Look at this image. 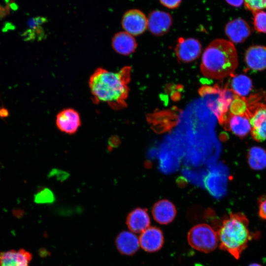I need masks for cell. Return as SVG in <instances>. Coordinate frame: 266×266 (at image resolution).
I'll use <instances>...</instances> for the list:
<instances>
[{
	"label": "cell",
	"instance_id": "6da1fadb",
	"mask_svg": "<svg viewBox=\"0 0 266 266\" xmlns=\"http://www.w3.org/2000/svg\"><path fill=\"white\" fill-rule=\"evenodd\" d=\"M131 71L130 66H125L117 72L100 67L96 69L89 80L94 102H105L114 110L126 108Z\"/></svg>",
	"mask_w": 266,
	"mask_h": 266
},
{
	"label": "cell",
	"instance_id": "7a4b0ae2",
	"mask_svg": "<svg viewBox=\"0 0 266 266\" xmlns=\"http://www.w3.org/2000/svg\"><path fill=\"white\" fill-rule=\"evenodd\" d=\"M237 65V51L233 43L218 38L212 41L204 50L200 70L206 77L221 79L233 75Z\"/></svg>",
	"mask_w": 266,
	"mask_h": 266
},
{
	"label": "cell",
	"instance_id": "3957f363",
	"mask_svg": "<svg viewBox=\"0 0 266 266\" xmlns=\"http://www.w3.org/2000/svg\"><path fill=\"white\" fill-rule=\"evenodd\" d=\"M219 248L238 259L247 246L252 235L248 221L241 213H232L224 220L217 232Z\"/></svg>",
	"mask_w": 266,
	"mask_h": 266
},
{
	"label": "cell",
	"instance_id": "277c9868",
	"mask_svg": "<svg viewBox=\"0 0 266 266\" xmlns=\"http://www.w3.org/2000/svg\"><path fill=\"white\" fill-rule=\"evenodd\" d=\"M261 98L256 94L245 98L250 132L253 139L259 142L266 140V104L260 100Z\"/></svg>",
	"mask_w": 266,
	"mask_h": 266
},
{
	"label": "cell",
	"instance_id": "5b68a950",
	"mask_svg": "<svg viewBox=\"0 0 266 266\" xmlns=\"http://www.w3.org/2000/svg\"><path fill=\"white\" fill-rule=\"evenodd\" d=\"M189 245L196 250L210 253L219 244L217 232L206 224H198L192 227L187 235Z\"/></svg>",
	"mask_w": 266,
	"mask_h": 266
},
{
	"label": "cell",
	"instance_id": "8992f818",
	"mask_svg": "<svg viewBox=\"0 0 266 266\" xmlns=\"http://www.w3.org/2000/svg\"><path fill=\"white\" fill-rule=\"evenodd\" d=\"M122 26L125 32L133 36L143 33L147 28V18L140 10L131 9L122 17Z\"/></svg>",
	"mask_w": 266,
	"mask_h": 266
},
{
	"label": "cell",
	"instance_id": "52a82bcc",
	"mask_svg": "<svg viewBox=\"0 0 266 266\" xmlns=\"http://www.w3.org/2000/svg\"><path fill=\"white\" fill-rule=\"evenodd\" d=\"M201 45L194 38H178L175 47V52L179 61L189 63L197 59L200 55Z\"/></svg>",
	"mask_w": 266,
	"mask_h": 266
},
{
	"label": "cell",
	"instance_id": "ba28073f",
	"mask_svg": "<svg viewBox=\"0 0 266 266\" xmlns=\"http://www.w3.org/2000/svg\"><path fill=\"white\" fill-rule=\"evenodd\" d=\"M81 119L78 112L75 109H64L57 115L56 124L62 132L68 134L75 133L81 125Z\"/></svg>",
	"mask_w": 266,
	"mask_h": 266
},
{
	"label": "cell",
	"instance_id": "9c48e42d",
	"mask_svg": "<svg viewBox=\"0 0 266 266\" xmlns=\"http://www.w3.org/2000/svg\"><path fill=\"white\" fill-rule=\"evenodd\" d=\"M138 239L140 246L148 252L159 251L164 243L162 232L156 227H148L141 233Z\"/></svg>",
	"mask_w": 266,
	"mask_h": 266
},
{
	"label": "cell",
	"instance_id": "30bf717a",
	"mask_svg": "<svg viewBox=\"0 0 266 266\" xmlns=\"http://www.w3.org/2000/svg\"><path fill=\"white\" fill-rule=\"evenodd\" d=\"M147 18V28L150 32L157 36L166 33L172 25L170 15L166 12L155 10L151 12Z\"/></svg>",
	"mask_w": 266,
	"mask_h": 266
},
{
	"label": "cell",
	"instance_id": "8fae6325",
	"mask_svg": "<svg viewBox=\"0 0 266 266\" xmlns=\"http://www.w3.org/2000/svg\"><path fill=\"white\" fill-rule=\"evenodd\" d=\"M219 94L216 101L209 102V106L217 117L221 124H225V125L228 117L227 112L235 95L227 87L221 90Z\"/></svg>",
	"mask_w": 266,
	"mask_h": 266
},
{
	"label": "cell",
	"instance_id": "7c38bea8",
	"mask_svg": "<svg viewBox=\"0 0 266 266\" xmlns=\"http://www.w3.org/2000/svg\"><path fill=\"white\" fill-rule=\"evenodd\" d=\"M225 33L232 43H241L251 34V29L247 22L242 18L235 19L226 25Z\"/></svg>",
	"mask_w": 266,
	"mask_h": 266
},
{
	"label": "cell",
	"instance_id": "4fadbf2b",
	"mask_svg": "<svg viewBox=\"0 0 266 266\" xmlns=\"http://www.w3.org/2000/svg\"><path fill=\"white\" fill-rule=\"evenodd\" d=\"M150 224V219L146 209L136 208L128 215L126 219V225L129 229L133 233H141L148 227Z\"/></svg>",
	"mask_w": 266,
	"mask_h": 266
},
{
	"label": "cell",
	"instance_id": "5bb4252c",
	"mask_svg": "<svg viewBox=\"0 0 266 266\" xmlns=\"http://www.w3.org/2000/svg\"><path fill=\"white\" fill-rule=\"evenodd\" d=\"M115 245L121 254L128 256L135 254L140 246L137 236L129 231H123L119 233L115 239Z\"/></svg>",
	"mask_w": 266,
	"mask_h": 266
},
{
	"label": "cell",
	"instance_id": "9a60e30c",
	"mask_svg": "<svg viewBox=\"0 0 266 266\" xmlns=\"http://www.w3.org/2000/svg\"><path fill=\"white\" fill-rule=\"evenodd\" d=\"M152 213L156 222L166 225L171 223L174 220L176 210L171 202L166 200H163L158 201L154 205Z\"/></svg>",
	"mask_w": 266,
	"mask_h": 266
},
{
	"label": "cell",
	"instance_id": "2e32d148",
	"mask_svg": "<svg viewBox=\"0 0 266 266\" xmlns=\"http://www.w3.org/2000/svg\"><path fill=\"white\" fill-rule=\"evenodd\" d=\"M245 61L251 69L262 70L266 69V47L261 45L250 47L246 51Z\"/></svg>",
	"mask_w": 266,
	"mask_h": 266
},
{
	"label": "cell",
	"instance_id": "e0dca14e",
	"mask_svg": "<svg viewBox=\"0 0 266 266\" xmlns=\"http://www.w3.org/2000/svg\"><path fill=\"white\" fill-rule=\"evenodd\" d=\"M31 254L24 249L0 253V266H29Z\"/></svg>",
	"mask_w": 266,
	"mask_h": 266
},
{
	"label": "cell",
	"instance_id": "ac0fdd59",
	"mask_svg": "<svg viewBox=\"0 0 266 266\" xmlns=\"http://www.w3.org/2000/svg\"><path fill=\"white\" fill-rule=\"evenodd\" d=\"M112 46L117 53L129 55L135 51L137 43L133 35L126 32H120L113 37Z\"/></svg>",
	"mask_w": 266,
	"mask_h": 266
},
{
	"label": "cell",
	"instance_id": "d6986e66",
	"mask_svg": "<svg viewBox=\"0 0 266 266\" xmlns=\"http://www.w3.org/2000/svg\"><path fill=\"white\" fill-rule=\"evenodd\" d=\"M225 126L239 137L247 135L251 131V125L247 112L240 115L229 113Z\"/></svg>",
	"mask_w": 266,
	"mask_h": 266
},
{
	"label": "cell",
	"instance_id": "ffe728a7",
	"mask_svg": "<svg viewBox=\"0 0 266 266\" xmlns=\"http://www.w3.org/2000/svg\"><path fill=\"white\" fill-rule=\"evenodd\" d=\"M230 89L236 96L246 98L252 89L251 79L243 74L232 75Z\"/></svg>",
	"mask_w": 266,
	"mask_h": 266
},
{
	"label": "cell",
	"instance_id": "44dd1931",
	"mask_svg": "<svg viewBox=\"0 0 266 266\" xmlns=\"http://www.w3.org/2000/svg\"><path fill=\"white\" fill-rule=\"evenodd\" d=\"M248 156L249 164L252 168L259 170L266 167V151L264 149L252 147Z\"/></svg>",
	"mask_w": 266,
	"mask_h": 266
},
{
	"label": "cell",
	"instance_id": "7402d4cb",
	"mask_svg": "<svg viewBox=\"0 0 266 266\" xmlns=\"http://www.w3.org/2000/svg\"><path fill=\"white\" fill-rule=\"evenodd\" d=\"M247 105L245 98H241L235 95L230 107V113L233 115H240L246 113Z\"/></svg>",
	"mask_w": 266,
	"mask_h": 266
},
{
	"label": "cell",
	"instance_id": "603a6c76",
	"mask_svg": "<svg viewBox=\"0 0 266 266\" xmlns=\"http://www.w3.org/2000/svg\"><path fill=\"white\" fill-rule=\"evenodd\" d=\"M253 23L257 32L266 33V11L260 10L253 12Z\"/></svg>",
	"mask_w": 266,
	"mask_h": 266
},
{
	"label": "cell",
	"instance_id": "cb8c5ba5",
	"mask_svg": "<svg viewBox=\"0 0 266 266\" xmlns=\"http://www.w3.org/2000/svg\"><path fill=\"white\" fill-rule=\"evenodd\" d=\"M55 200L53 193L47 188L39 190L34 197V202L40 204L51 203L55 201Z\"/></svg>",
	"mask_w": 266,
	"mask_h": 266
},
{
	"label": "cell",
	"instance_id": "d4e9b609",
	"mask_svg": "<svg viewBox=\"0 0 266 266\" xmlns=\"http://www.w3.org/2000/svg\"><path fill=\"white\" fill-rule=\"evenodd\" d=\"M245 7L252 13L266 9V0H244Z\"/></svg>",
	"mask_w": 266,
	"mask_h": 266
},
{
	"label": "cell",
	"instance_id": "484cf974",
	"mask_svg": "<svg viewBox=\"0 0 266 266\" xmlns=\"http://www.w3.org/2000/svg\"><path fill=\"white\" fill-rule=\"evenodd\" d=\"M221 90V89H220L218 86H215L213 87L210 86H203L200 89L199 92L200 96H204V95L207 94L219 93Z\"/></svg>",
	"mask_w": 266,
	"mask_h": 266
},
{
	"label": "cell",
	"instance_id": "4316f807",
	"mask_svg": "<svg viewBox=\"0 0 266 266\" xmlns=\"http://www.w3.org/2000/svg\"><path fill=\"white\" fill-rule=\"evenodd\" d=\"M159 1L164 6L169 9H174L180 5L182 0H159Z\"/></svg>",
	"mask_w": 266,
	"mask_h": 266
},
{
	"label": "cell",
	"instance_id": "83f0119b",
	"mask_svg": "<svg viewBox=\"0 0 266 266\" xmlns=\"http://www.w3.org/2000/svg\"><path fill=\"white\" fill-rule=\"evenodd\" d=\"M259 215L261 218L266 220V198L261 201L259 206Z\"/></svg>",
	"mask_w": 266,
	"mask_h": 266
},
{
	"label": "cell",
	"instance_id": "f1b7e54d",
	"mask_svg": "<svg viewBox=\"0 0 266 266\" xmlns=\"http://www.w3.org/2000/svg\"><path fill=\"white\" fill-rule=\"evenodd\" d=\"M120 144V139L117 136H111L109 140V145L110 148L118 146Z\"/></svg>",
	"mask_w": 266,
	"mask_h": 266
},
{
	"label": "cell",
	"instance_id": "f546056e",
	"mask_svg": "<svg viewBox=\"0 0 266 266\" xmlns=\"http://www.w3.org/2000/svg\"><path fill=\"white\" fill-rule=\"evenodd\" d=\"M226 1L231 5L234 7H239L241 6L244 0H226Z\"/></svg>",
	"mask_w": 266,
	"mask_h": 266
},
{
	"label": "cell",
	"instance_id": "4dcf8cb0",
	"mask_svg": "<svg viewBox=\"0 0 266 266\" xmlns=\"http://www.w3.org/2000/svg\"><path fill=\"white\" fill-rule=\"evenodd\" d=\"M9 112L8 110L4 107L0 108V117L1 118H5L8 116Z\"/></svg>",
	"mask_w": 266,
	"mask_h": 266
},
{
	"label": "cell",
	"instance_id": "1f68e13d",
	"mask_svg": "<svg viewBox=\"0 0 266 266\" xmlns=\"http://www.w3.org/2000/svg\"><path fill=\"white\" fill-rule=\"evenodd\" d=\"M249 266H261L258 264H252L250 265Z\"/></svg>",
	"mask_w": 266,
	"mask_h": 266
}]
</instances>
